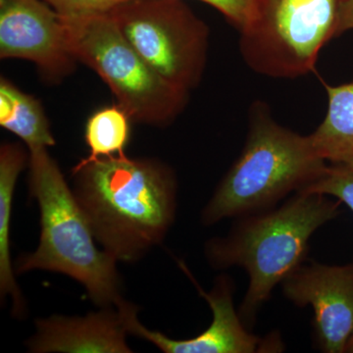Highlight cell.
<instances>
[{
    "label": "cell",
    "instance_id": "6da1fadb",
    "mask_svg": "<svg viewBox=\"0 0 353 353\" xmlns=\"http://www.w3.org/2000/svg\"><path fill=\"white\" fill-rule=\"evenodd\" d=\"M72 188L95 241L117 262L134 263L161 245L175 222L178 181L153 158L79 162Z\"/></svg>",
    "mask_w": 353,
    "mask_h": 353
},
{
    "label": "cell",
    "instance_id": "7a4b0ae2",
    "mask_svg": "<svg viewBox=\"0 0 353 353\" xmlns=\"http://www.w3.org/2000/svg\"><path fill=\"white\" fill-rule=\"evenodd\" d=\"M340 213V201L297 192L280 208L236 218L227 236L208 241L204 252L212 268L241 267L248 273L239 313L248 329L273 290L304 263L313 234Z\"/></svg>",
    "mask_w": 353,
    "mask_h": 353
},
{
    "label": "cell",
    "instance_id": "3957f363",
    "mask_svg": "<svg viewBox=\"0 0 353 353\" xmlns=\"http://www.w3.org/2000/svg\"><path fill=\"white\" fill-rule=\"evenodd\" d=\"M328 166L310 134L279 124L266 102L254 101L245 146L202 209L201 224L212 226L275 208L290 192L319 181Z\"/></svg>",
    "mask_w": 353,
    "mask_h": 353
},
{
    "label": "cell",
    "instance_id": "277c9868",
    "mask_svg": "<svg viewBox=\"0 0 353 353\" xmlns=\"http://www.w3.org/2000/svg\"><path fill=\"white\" fill-rule=\"evenodd\" d=\"M29 192L39 204L41 236L34 252L20 255L16 274L32 270L57 272L85 287L97 307L125 301L117 260L97 241L73 190L48 148L29 150Z\"/></svg>",
    "mask_w": 353,
    "mask_h": 353
},
{
    "label": "cell",
    "instance_id": "5b68a950",
    "mask_svg": "<svg viewBox=\"0 0 353 353\" xmlns=\"http://www.w3.org/2000/svg\"><path fill=\"white\" fill-rule=\"evenodd\" d=\"M62 20L72 54L101 77L132 121L163 128L185 110L190 92L158 75L109 13Z\"/></svg>",
    "mask_w": 353,
    "mask_h": 353
},
{
    "label": "cell",
    "instance_id": "8992f818",
    "mask_svg": "<svg viewBox=\"0 0 353 353\" xmlns=\"http://www.w3.org/2000/svg\"><path fill=\"white\" fill-rule=\"evenodd\" d=\"M347 0H252L240 32V52L248 68L273 79L314 71L323 48L338 38Z\"/></svg>",
    "mask_w": 353,
    "mask_h": 353
},
{
    "label": "cell",
    "instance_id": "52a82bcc",
    "mask_svg": "<svg viewBox=\"0 0 353 353\" xmlns=\"http://www.w3.org/2000/svg\"><path fill=\"white\" fill-rule=\"evenodd\" d=\"M109 15L158 75L189 92L199 87L210 32L183 0H130Z\"/></svg>",
    "mask_w": 353,
    "mask_h": 353
},
{
    "label": "cell",
    "instance_id": "ba28073f",
    "mask_svg": "<svg viewBox=\"0 0 353 353\" xmlns=\"http://www.w3.org/2000/svg\"><path fill=\"white\" fill-rule=\"evenodd\" d=\"M181 269L196 285L199 294L212 310V322L208 329L192 339L174 340L160 332L145 328L138 317V307L124 301L118 307L124 315L128 333L150 341L165 353H254L280 352L284 350L280 334H272L260 338L250 333L234 308V281L221 274L214 285L206 292L197 284L188 267L179 261Z\"/></svg>",
    "mask_w": 353,
    "mask_h": 353
},
{
    "label": "cell",
    "instance_id": "9c48e42d",
    "mask_svg": "<svg viewBox=\"0 0 353 353\" xmlns=\"http://www.w3.org/2000/svg\"><path fill=\"white\" fill-rule=\"evenodd\" d=\"M0 58L32 62L50 83L63 81L78 63L61 16L43 0H0Z\"/></svg>",
    "mask_w": 353,
    "mask_h": 353
},
{
    "label": "cell",
    "instance_id": "30bf717a",
    "mask_svg": "<svg viewBox=\"0 0 353 353\" xmlns=\"http://www.w3.org/2000/svg\"><path fill=\"white\" fill-rule=\"evenodd\" d=\"M282 287L292 303L310 305L314 311L313 334L318 348L326 353L347 352L353 336V263L303 264L283 281Z\"/></svg>",
    "mask_w": 353,
    "mask_h": 353
},
{
    "label": "cell",
    "instance_id": "8fae6325",
    "mask_svg": "<svg viewBox=\"0 0 353 353\" xmlns=\"http://www.w3.org/2000/svg\"><path fill=\"white\" fill-rule=\"evenodd\" d=\"M27 341L34 353H130L128 329L120 308L102 307L83 317L53 315L34 321Z\"/></svg>",
    "mask_w": 353,
    "mask_h": 353
},
{
    "label": "cell",
    "instance_id": "7c38bea8",
    "mask_svg": "<svg viewBox=\"0 0 353 353\" xmlns=\"http://www.w3.org/2000/svg\"><path fill=\"white\" fill-rule=\"evenodd\" d=\"M28 162L29 153L20 143H6L0 146V296L1 301L10 297L16 318H22L27 308L11 261V214L16 183Z\"/></svg>",
    "mask_w": 353,
    "mask_h": 353
},
{
    "label": "cell",
    "instance_id": "4fadbf2b",
    "mask_svg": "<svg viewBox=\"0 0 353 353\" xmlns=\"http://www.w3.org/2000/svg\"><path fill=\"white\" fill-rule=\"evenodd\" d=\"M324 87L328 108L310 134L313 145L329 165L353 171V83Z\"/></svg>",
    "mask_w": 353,
    "mask_h": 353
},
{
    "label": "cell",
    "instance_id": "5bb4252c",
    "mask_svg": "<svg viewBox=\"0 0 353 353\" xmlns=\"http://www.w3.org/2000/svg\"><path fill=\"white\" fill-rule=\"evenodd\" d=\"M0 126L22 139L29 150L57 143L41 101L4 77L0 79Z\"/></svg>",
    "mask_w": 353,
    "mask_h": 353
},
{
    "label": "cell",
    "instance_id": "9a60e30c",
    "mask_svg": "<svg viewBox=\"0 0 353 353\" xmlns=\"http://www.w3.org/2000/svg\"><path fill=\"white\" fill-rule=\"evenodd\" d=\"M131 122L126 111L117 103L95 111L85 125V139L90 153L81 161L126 155L131 139Z\"/></svg>",
    "mask_w": 353,
    "mask_h": 353
},
{
    "label": "cell",
    "instance_id": "2e32d148",
    "mask_svg": "<svg viewBox=\"0 0 353 353\" xmlns=\"http://www.w3.org/2000/svg\"><path fill=\"white\" fill-rule=\"evenodd\" d=\"M301 192L333 196L345 203L353 213V171L329 165L326 173L319 181Z\"/></svg>",
    "mask_w": 353,
    "mask_h": 353
},
{
    "label": "cell",
    "instance_id": "e0dca14e",
    "mask_svg": "<svg viewBox=\"0 0 353 353\" xmlns=\"http://www.w3.org/2000/svg\"><path fill=\"white\" fill-rule=\"evenodd\" d=\"M62 18L83 17L110 12L130 0H43Z\"/></svg>",
    "mask_w": 353,
    "mask_h": 353
},
{
    "label": "cell",
    "instance_id": "ac0fdd59",
    "mask_svg": "<svg viewBox=\"0 0 353 353\" xmlns=\"http://www.w3.org/2000/svg\"><path fill=\"white\" fill-rule=\"evenodd\" d=\"M219 11L239 32L250 17L252 0H199Z\"/></svg>",
    "mask_w": 353,
    "mask_h": 353
},
{
    "label": "cell",
    "instance_id": "d6986e66",
    "mask_svg": "<svg viewBox=\"0 0 353 353\" xmlns=\"http://www.w3.org/2000/svg\"><path fill=\"white\" fill-rule=\"evenodd\" d=\"M353 30V0H347L341 10L338 26V37Z\"/></svg>",
    "mask_w": 353,
    "mask_h": 353
},
{
    "label": "cell",
    "instance_id": "ffe728a7",
    "mask_svg": "<svg viewBox=\"0 0 353 353\" xmlns=\"http://www.w3.org/2000/svg\"><path fill=\"white\" fill-rule=\"evenodd\" d=\"M347 352L353 353V336L350 339V341H348Z\"/></svg>",
    "mask_w": 353,
    "mask_h": 353
}]
</instances>
